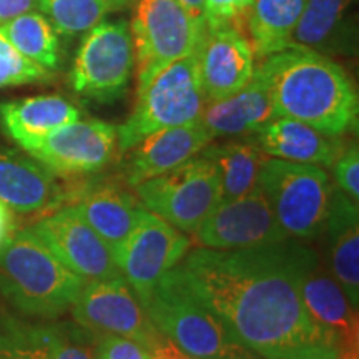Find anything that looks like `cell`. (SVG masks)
Returning a JSON list of instances; mask_svg holds the SVG:
<instances>
[{
	"label": "cell",
	"instance_id": "6da1fadb",
	"mask_svg": "<svg viewBox=\"0 0 359 359\" xmlns=\"http://www.w3.org/2000/svg\"><path fill=\"white\" fill-rule=\"evenodd\" d=\"M304 245L293 238L246 250H190L180 268L243 346L263 359H341L336 336L304 306Z\"/></svg>",
	"mask_w": 359,
	"mask_h": 359
},
{
	"label": "cell",
	"instance_id": "7a4b0ae2",
	"mask_svg": "<svg viewBox=\"0 0 359 359\" xmlns=\"http://www.w3.org/2000/svg\"><path fill=\"white\" fill-rule=\"evenodd\" d=\"M268 85L278 116L341 137L358 128L359 102L343 67L320 52L288 45L257 69Z\"/></svg>",
	"mask_w": 359,
	"mask_h": 359
},
{
	"label": "cell",
	"instance_id": "3957f363",
	"mask_svg": "<svg viewBox=\"0 0 359 359\" xmlns=\"http://www.w3.org/2000/svg\"><path fill=\"white\" fill-rule=\"evenodd\" d=\"M156 331L193 359H263L238 341L222 318L175 266L142 302Z\"/></svg>",
	"mask_w": 359,
	"mask_h": 359
},
{
	"label": "cell",
	"instance_id": "277c9868",
	"mask_svg": "<svg viewBox=\"0 0 359 359\" xmlns=\"http://www.w3.org/2000/svg\"><path fill=\"white\" fill-rule=\"evenodd\" d=\"M83 283L30 228L15 230L0 246V293L27 316L55 320L72 308Z\"/></svg>",
	"mask_w": 359,
	"mask_h": 359
},
{
	"label": "cell",
	"instance_id": "5b68a950",
	"mask_svg": "<svg viewBox=\"0 0 359 359\" xmlns=\"http://www.w3.org/2000/svg\"><path fill=\"white\" fill-rule=\"evenodd\" d=\"M333 185L325 168L266 156L259 190L285 235L314 240L325 235Z\"/></svg>",
	"mask_w": 359,
	"mask_h": 359
},
{
	"label": "cell",
	"instance_id": "8992f818",
	"mask_svg": "<svg viewBox=\"0 0 359 359\" xmlns=\"http://www.w3.org/2000/svg\"><path fill=\"white\" fill-rule=\"evenodd\" d=\"M205 103L195 50L156 74L137 93L133 111L116 127L118 150L125 154L147 135L195 122L200 118Z\"/></svg>",
	"mask_w": 359,
	"mask_h": 359
},
{
	"label": "cell",
	"instance_id": "52a82bcc",
	"mask_svg": "<svg viewBox=\"0 0 359 359\" xmlns=\"http://www.w3.org/2000/svg\"><path fill=\"white\" fill-rule=\"evenodd\" d=\"M130 22L137 93L156 74L198 48L206 30L196 24L177 0H133Z\"/></svg>",
	"mask_w": 359,
	"mask_h": 359
},
{
	"label": "cell",
	"instance_id": "ba28073f",
	"mask_svg": "<svg viewBox=\"0 0 359 359\" xmlns=\"http://www.w3.org/2000/svg\"><path fill=\"white\" fill-rule=\"evenodd\" d=\"M133 190L148 212L187 235L222 203L218 170L200 154L167 173L138 183Z\"/></svg>",
	"mask_w": 359,
	"mask_h": 359
},
{
	"label": "cell",
	"instance_id": "9c48e42d",
	"mask_svg": "<svg viewBox=\"0 0 359 359\" xmlns=\"http://www.w3.org/2000/svg\"><path fill=\"white\" fill-rule=\"evenodd\" d=\"M133 69L128 22L103 20L85 35L72 67L70 83L79 95L111 103L127 92Z\"/></svg>",
	"mask_w": 359,
	"mask_h": 359
},
{
	"label": "cell",
	"instance_id": "30bf717a",
	"mask_svg": "<svg viewBox=\"0 0 359 359\" xmlns=\"http://www.w3.org/2000/svg\"><path fill=\"white\" fill-rule=\"evenodd\" d=\"M70 309L75 323L85 330L122 336L148 351L161 338L123 276L85 281Z\"/></svg>",
	"mask_w": 359,
	"mask_h": 359
},
{
	"label": "cell",
	"instance_id": "8fae6325",
	"mask_svg": "<svg viewBox=\"0 0 359 359\" xmlns=\"http://www.w3.org/2000/svg\"><path fill=\"white\" fill-rule=\"evenodd\" d=\"M190 248L191 238L187 233L145 208L114 258L142 303L161 276L178 266Z\"/></svg>",
	"mask_w": 359,
	"mask_h": 359
},
{
	"label": "cell",
	"instance_id": "7c38bea8",
	"mask_svg": "<svg viewBox=\"0 0 359 359\" xmlns=\"http://www.w3.org/2000/svg\"><path fill=\"white\" fill-rule=\"evenodd\" d=\"M118 150V133L102 120H75L53 130L25 151L55 175L100 172Z\"/></svg>",
	"mask_w": 359,
	"mask_h": 359
},
{
	"label": "cell",
	"instance_id": "4fadbf2b",
	"mask_svg": "<svg viewBox=\"0 0 359 359\" xmlns=\"http://www.w3.org/2000/svg\"><path fill=\"white\" fill-rule=\"evenodd\" d=\"M193 236L200 248L210 250H246L288 240L259 188L240 198L222 201Z\"/></svg>",
	"mask_w": 359,
	"mask_h": 359
},
{
	"label": "cell",
	"instance_id": "5bb4252c",
	"mask_svg": "<svg viewBox=\"0 0 359 359\" xmlns=\"http://www.w3.org/2000/svg\"><path fill=\"white\" fill-rule=\"evenodd\" d=\"M70 271L82 280H109L122 276L110 246L102 240L74 205L40 218L30 228Z\"/></svg>",
	"mask_w": 359,
	"mask_h": 359
},
{
	"label": "cell",
	"instance_id": "9a60e30c",
	"mask_svg": "<svg viewBox=\"0 0 359 359\" xmlns=\"http://www.w3.org/2000/svg\"><path fill=\"white\" fill-rule=\"evenodd\" d=\"M299 291L309 314L339 341L341 356L359 351L358 308L349 302L320 253L308 245L303 250Z\"/></svg>",
	"mask_w": 359,
	"mask_h": 359
},
{
	"label": "cell",
	"instance_id": "2e32d148",
	"mask_svg": "<svg viewBox=\"0 0 359 359\" xmlns=\"http://www.w3.org/2000/svg\"><path fill=\"white\" fill-rule=\"evenodd\" d=\"M198 74L206 102L240 92L255 74V53L245 34L235 29L206 30L196 48Z\"/></svg>",
	"mask_w": 359,
	"mask_h": 359
},
{
	"label": "cell",
	"instance_id": "e0dca14e",
	"mask_svg": "<svg viewBox=\"0 0 359 359\" xmlns=\"http://www.w3.org/2000/svg\"><path fill=\"white\" fill-rule=\"evenodd\" d=\"M212 142L213 137L200 120L147 135L125 151V182L133 188L145 180L167 173L198 155Z\"/></svg>",
	"mask_w": 359,
	"mask_h": 359
},
{
	"label": "cell",
	"instance_id": "ac0fdd59",
	"mask_svg": "<svg viewBox=\"0 0 359 359\" xmlns=\"http://www.w3.org/2000/svg\"><path fill=\"white\" fill-rule=\"evenodd\" d=\"M278 118L268 85L255 69L253 77L240 92L206 102L200 122L215 138H235L257 133L269 122Z\"/></svg>",
	"mask_w": 359,
	"mask_h": 359
},
{
	"label": "cell",
	"instance_id": "d6986e66",
	"mask_svg": "<svg viewBox=\"0 0 359 359\" xmlns=\"http://www.w3.org/2000/svg\"><path fill=\"white\" fill-rule=\"evenodd\" d=\"M75 210L110 246L111 253L122 246L132 233L145 206L137 195L115 182H97L80 191Z\"/></svg>",
	"mask_w": 359,
	"mask_h": 359
},
{
	"label": "cell",
	"instance_id": "ffe728a7",
	"mask_svg": "<svg viewBox=\"0 0 359 359\" xmlns=\"http://www.w3.org/2000/svg\"><path fill=\"white\" fill-rule=\"evenodd\" d=\"M253 138L266 156L293 163L316 165L321 168L333 167L344 150L339 137H331L286 116H278L253 133Z\"/></svg>",
	"mask_w": 359,
	"mask_h": 359
},
{
	"label": "cell",
	"instance_id": "44dd1931",
	"mask_svg": "<svg viewBox=\"0 0 359 359\" xmlns=\"http://www.w3.org/2000/svg\"><path fill=\"white\" fill-rule=\"evenodd\" d=\"M62 187L55 173L32 156L0 150V200L17 213H37L57 205Z\"/></svg>",
	"mask_w": 359,
	"mask_h": 359
},
{
	"label": "cell",
	"instance_id": "7402d4cb",
	"mask_svg": "<svg viewBox=\"0 0 359 359\" xmlns=\"http://www.w3.org/2000/svg\"><path fill=\"white\" fill-rule=\"evenodd\" d=\"M325 233L327 268L354 308L359 304V205L333 185Z\"/></svg>",
	"mask_w": 359,
	"mask_h": 359
},
{
	"label": "cell",
	"instance_id": "603a6c76",
	"mask_svg": "<svg viewBox=\"0 0 359 359\" xmlns=\"http://www.w3.org/2000/svg\"><path fill=\"white\" fill-rule=\"evenodd\" d=\"M80 118V110L60 95H40L0 103V123L13 142L24 148L53 130Z\"/></svg>",
	"mask_w": 359,
	"mask_h": 359
},
{
	"label": "cell",
	"instance_id": "cb8c5ba5",
	"mask_svg": "<svg viewBox=\"0 0 359 359\" xmlns=\"http://www.w3.org/2000/svg\"><path fill=\"white\" fill-rule=\"evenodd\" d=\"M217 167L222 182V201L250 195L259 188V172L266 155L255 138L208 143L200 151Z\"/></svg>",
	"mask_w": 359,
	"mask_h": 359
},
{
	"label": "cell",
	"instance_id": "d4e9b609",
	"mask_svg": "<svg viewBox=\"0 0 359 359\" xmlns=\"http://www.w3.org/2000/svg\"><path fill=\"white\" fill-rule=\"evenodd\" d=\"M304 0H253L245 35L255 58H266L291 43Z\"/></svg>",
	"mask_w": 359,
	"mask_h": 359
},
{
	"label": "cell",
	"instance_id": "484cf974",
	"mask_svg": "<svg viewBox=\"0 0 359 359\" xmlns=\"http://www.w3.org/2000/svg\"><path fill=\"white\" fill-rule=\"evenodd\" d=\"M354 0H304V8L290 45L309 50H343L341 25Z\"/></svg>",
	"mask_w": 359,
	"mask_h": 359
},
{
	"label": "cell",
	"instance_id": "4316f807",
	"mask_svg": "<svg viewBox=\"0 0 359 359\" xmlns=\"http://www.w3.org/2000/svg\"><path fill=\"white\" fill-rule=\"evenodd\" d=\"M0 32L29 60L50 72L58 67V35L42 13L32 11L2 22Z\"/></svg>",
	"mask_w": 359,
	"mask_h": 359
},
{
	"label": "cell",
	"instance_id": "83f0119b",
	"mask_svg": "<svg viewBox=\"0 0 359 359\" xmlns=\"http://www.w3.org/2000/svg\"><path fill=\"white\" fill-rule=\"evenodd\" d=\"M39 7L55 32L67 37L87 34L110 13L102 0H39Z\"/></svg>",
	"mask_w": 359,
	"mask_h": 359
},
{
	"label": "cell",
	"instance_id": "f1b7e54d",
	"mask_svg": "<svg viewBox=\"0 0 359 359\" xmlns=\"http://www.w3.org/2000/svg\"><path fill=\"white\" fill-rule=\"evenodd\" d=\"M53 326L0 318V359H47Z\"/></svg>",
	"mask_w": 359,
	"mask_h": 359
},
{
	"label": "cell",
	"instance_id": "f546056e",
	"mask_svg": "<svg viewBox=\"0 0 359 359\" xmlns=\"http://www.w3.org/2000/svg\"><path fill=\"white\" fill-rule=\"evenodd\" d=\"M98 336L77 323L55 325L47 359H98Z\"/></svg>",
	"mask_w": 359,
	"mask_h": 359
},
{
	"label": "cell",
	"instance_id": "4dcf8cb0",
	"mask_svg": "<svg viewBox=\"0 0 359 359\" xmlns=\"http://www.w3.org/2000/svg\"><path fill=\"white\" fill-rule=\"evenodd\" d=\"M50 79V70L22 55L6 35L0 32V88L17 85L45 82Z\"/></svg>",
	"mask_w": 359,
	"mask_h": 359
},
{
	"label": "cell",
	"instance_id": "1f68e13d",
	"mask_svg": "<svg viewBox=\"0 0 359 359\" xmlns=\"http://www.w3.org/2000/svg\"><path fill=\"white\" fill-rule=\"evenodd\" d=\"M253 0H205L206 30L235 29L245 34Z\"/></svg>",
	"mask_w": 359,
	"mask_h": 359
},
{
	"label": "cell",
	"instance_id": "d6a6232c",
	"mask_svg": "<svg viewBox=\"0 0 359 359\" xmlns=\"http://www.w3.org/2000/svg\"><path fill=\"white\" fill-rule=\"evenodd\" d=\"M334 185L353 201H359V151L358 145H349L333 163Z\"/></svg>",
	"mask_w": 359,
	"mask_h": 359
},
{
	"label": "cell",
	"instance_id": "836d02e7",
	"mask_svg": "<svg viewBox=\"0 0 359 359\" xmlns=\"http://www.w3.org/2000/svg\"><path fill=\"white\" fill-rule=\"evenodd\" d=\"M98 359H150V351L132 339L114 334L98 336Z\"/></svg>",
	"mask_w": 359,
	"mask_h": 359
},
{
	"label": "cell",
	"instance_id": "e575fe53",
	"mask_svg": "<svg viewBox=\"0 0 359 359\" xmlns=\"http://www.w3.org/2000/svg\"><path fill=\"white\" fill-rule=\"evenodd\" d=\"M37 6L39 0H0V24L22 13L32 12Z\"/></svg>",
	"mask_w": 359,
	"mask_h": 359
},
{
	"label": "cell",
	"instance_id": "d590c367",
	"mask_svg": "<svg viewBox=\"0 0 359 359\" xmlns=\"http://www.w3.org/2000/svg\"><path fill=\"white\" fill-rule=\"evenodd\" d=\"M187 354L175 346L172 341L161 338L150 349V359H185Z\"/></svg>",
	"mask_w": 359,
	"mask_h": 359
},
{
	"label": "cell",
	"instance_id": "8d00e7d4",
	"mask_svg": "<svg viewBox=\"0 0 359 359\" xmlns=\"http://www.w3.org/2000/svg\"><path fill=\"white\" fill-rule=\"evenodd\" d=\"M15 231V217H13V210L0 200V246L13 235Z\"/></svg>",
	"mask_w": 359,
	"mask_h": 359
},
{
	"label": "cell",
	"instance_id": "74e56055",
	"mask_svg": "<svg viewBox=\"0 0 359 359\" xmlns=\"http://www.w3.org/2000/svg\"><path fill=\"white\" fill-rule=\"evenodd\" d=\"M177 2L185 8V12L198 24L201 29L206 30L205 27V0H177Z\"/></svg>",
	"mask_w": 359,
	"mask_h": 359
},
{
	"label": "cell",
	"instance_id": "f35d334b",
	"mask_svg": "<svg viewBox=\"0 0 359 359\" xmlns=\"http://www.w3.org/2000/svg\"><path fill=\"white\" fill-rule=\"evenodd\" d=\"M105 2V6L110 8V12L115 11H123L125 7H128L130 4H133V0H102Z\"/></svg>",
	"mask_w": 359,
	"mask_h": 359
},
{
	"label": "cell",
	"instance_id": "ab89813d",
	"mask_svg": "<svg viewBox=\"0 0 359 359\" xmlns=\"http://www.w3.org/2000/svg\"><path fill=\"white\" fill-rule=\"evenodd\" d=\"M185 359H193V358H190V356H187V358H185Z\"/></svg>",
	"mask_w": 359,
	"mask_h": 359
}]
</instances>
